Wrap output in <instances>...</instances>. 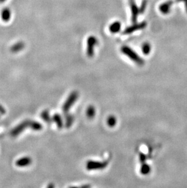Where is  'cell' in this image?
Segmentation results:
<instances>
[{
	"mask_svg": "<svg viewBox=\"0 0 187 188\" xmlns=\"http://www.w3.org/2000/svg\"><path fill=\"white\" fill-rule=\"evenodd\" d=\"M121 52L126 56L129 59L139 65H143L145 63L144 60L142 59L134 50L127 46H123L121 48Z\"/></svg>",
	"mask_w": 187,
	"mask_h": 188,
	"instance_id": "cell-1",
	"label": "cell"
},
{
	"mask_svg": "<svg viewBox=\"0 0 187 188\" xmlns=\"http://www.w3.org/2000/svg\"><path fill=\"white\" fill-rule=\"evenodd\" d=\"M78 97V93L77 91H73L71 93L69 96H68L63 106L62 110L64 114H67L70 110V108L72 107L73 104L76 102Z\"/></svg>",
	"mask_w": 187,
	"mask_h": 188,
	"instance_id": "cell-2",
	"label": "cell"
},
{
	"mask_svg": "<svg viewBox=\"0 0 187 188\" xmlns=\"http://www.w3.org/2000/svg\"><path fill=\"white\" fill-rule=\"evenodd\" d=\"M98 43L97 39L95 36H89L87 39L86 53L89 57H92L94 55V49Z\"/></svg>",
	"mask_w": 187,
	"mask_h": 188,
	"instance_id": "cell-3",
	"label": "cell"
},
{
	"mask_svg": "<svg viewBox=\"0 0 187 188\" xmlns=\"http://www.w3.org/2000/svg\"><path fill=\"white\" fill-rule=\"evenodd\" d=\"M108 165L107 161H89L86 164V169L89 170H101L105 169Z\"/></svg>",
	"mask_w": 187,
	"mask_h": 188,
	"instance_id": "cell-4",
	"label": "cell"
},
{
	"mask_svg": "<svg viewBox=\"0 0 187 188\" xmlns=\"http://www.w3.org/2000/svg\"><path fill=\"white\" fill-rule=\"evenodd\" d=\"M147 24L146 22H141L140 23H134V25L127 27L124 30V34H130L134 32L145 28Z\"/></svg>",
	"mask_w": 187,
	"mask_h": 188,
	"instance_id": "cell-5",
	"label": "cell"
},
{
	"mask_svg": "<svg viewBox=\"0 0 187 188\" xmlns=\"http://www.w3.org/2000/svg\"><path fill=\"white\" fill-rule=\"evenodd\" d=\"M130 6L132 12V20L133 21L134 23H136V20H137L138 15L140 13V10L134 0H131L130 1Z\"/></svg>",
	"mask_w": 187,
	"mask_h": 188,
	"instance_id": "cell-6",
	"label": "cell"
},
{
	"mask_svg": "<svg viewBox=\"0 0 187 188\" xmlns=\"http://www.w3.org/2000/svg\"><path fill=\"white\" fill-rule=\"evenodd\" d=\"M173 2L172 1H168L161 4L159 6V10L163 14H168L171 10V7L173 5Z\"/></svg>",
	"mask_w": 187,
	"mask_h": 188,
	"instance_id": "cell-7",
	"label": "cell"
},
{
	"mask_svg": "<svg viewBox=\"0 0 187 188\" xmlns=\"http://www.w3.org/2000/svg\"><path fill=\"white\" fill-rule=\"evenodd\" d=\"M121 23L120 22H114L109 26V30L112 33H118L121 29Z\"/></svg>",
	"mask_w": 187,
	"mask_h": 188,
	"instance_id": "cell-8",
	"label": "cell"
},
{
	"mask_svg": "<svg viewBox=\"0 0 187 188\" xmlns=\"http://www.w3.org/2000/svg\"><path fill=\"white\" fill-rule=\"evenodd\" d=\"M52 118V121L55 122L58 129H62L63 127V121L60 114L55 113L54 114Z\"/></svg>",
	"mask_w": 187,
	"mask_h": 188,
	"instance_id": "cell-9",
	"label": "cell"
},
{
	"mask_svg": "<svg viewBox=\"0 0 187 188\" xmlns=\"http://www.w3.org/2000/svg\"><path fill=\"white\" fill-rule=\"evenodd\" d=\"M30 121H25L23 123L21 124H20L19 126L16 128V129L13 132V134L14 135H17L18 133L21 132L25 128L27 127L28 126H30Z\"/></svg>",
	"mask_w": 187,
	"mask_h": 188,
	"instance_id": "cell-10",
	"label": "cell"
},
{
	"mask_svg": "<svg viewBox=\"0 0 187 188\" xmlns=\"http://www.w3.org/2000/svg\"><path fill=\"white\" fill-rule=\"evenodd\" d=\"M32 163L31 158L29 157H25L19 160L16 161V165L18 166H27Z\"/></svg>",
	"mask_w": 187,
	"mask_h": 188,
	"instance_id": "cell-11",
	"label": "cell"
},
{
	"mask_svg": "<svg viewBox=\"0 0 187 188\" xmlns=\"http://www.w3.org/2000/svg\"><path fill=\"white\" fill-rule=\"evenodd\" d=\"M74 117L73 115L69 114H66L65 117V127L66 128H69L73 124Z\"/></svg>",
	"mask_w": 187,
	"mask_h": 188,
	"instance_id": "cell-12",
	"label": "cell"
},
{
	"mask_svg": "<svg viewBox=\"0 0 187 188\" xmlns=\"http://www.w3.org/2000/svg\"><path fill=\"white\" fill-rule=\"evenodd\" d=\"M140 171L142 175H148L151 171V167L148 164H146L145 163H144L141 166Z\"/></svg>",
	"mask_w": 187,
	"mask_h": 188,
	"instance_id": "cell-13",
	"label": "cell"
},
{
	"mask_svg": "<svg viewBox=\"0 0 187 188\" xmlns=\"http://www.w3.org/2000/svg\"><path fill=\"white\" fill-rule=\"evenodd\" d=\"M41 117L44 121H46L47 123H50L52 121V118H51L49 114V112L48 110H46L43 111L41 113Z\"/></svg>",
	"mask_w": 187,
	"mask_h": 188,
	"instance_id": "cell-14",
	"label": "cell"
},
{
	"mask_svg": "<svg viewBox=\"0 0 187 188\" xmlns=\"http://www.w3.org/2000/svg\"><path fill=\"white\" fill-rule=\"evenodd\" d=\"M151 48V45L148 42H145L142 46V52L145 55H148L150 53Z\"/></svg>",
	"mask_w": 187,
	"mask_h": 188,
	"instance_id": "cell-15",
	"label": "cell"
},
{
	"mask_svg": "<svg viewBox=\"0 0 187 188\" xmlns=\"http://www.w3.org/2000/svg\"><path fill=\"white\" fill-rule=\"evenodd\" d=\"M95 107H93L92 106H90L89 107H88L86 110V115L88 117H89V119H92L95 116Z\"/></svg>",
	"mask_w": 187,
	"mask_h": 188,
	"instance_id": "cell-16",
	"label": "cell"
},
{
	"mask_svg": "<svg viewBox=\"0 0 187 188\" xmlns=\"http://www.w3.org/2000/svg\"><path fill=\"white\" fill-rule=\"evenodd\" d=\"M117 123V120L116 118L115 117V116H110L108 117V119H107V124L108 126L110 127H113L115 126Z\"/></svg>",
	"mask_w": 187,
	"mask_h": 188,
	"instance_id": "cell-17",
	"label": "cell"
},
{
	"mask_svg": "<svg viewBox=\"0 0 187 188\" xmlns=\"http://www.w3.org/2000/svg\"><path fill=\"white\" fill-rule=\"evenodd\" d=\"M30 127L34 130H40L42 129L41 124L35 121H30Z\"/></svg>",
	"mask_w": 187,
	"mask_h": 188,
	"instance_id": "cell-18",
	"label": "cell"
},
{
	"mask_svg": "<svg viewBox=\"0 0 187 188\" xmlns=\"http://www.w3.org/2000/svg\"><path fill=\"white\" fill-rule=\"evenodd\" d=\"M139 160L142 164L145 163L146 160V156L143 153H140L139 155Z\"/></svg>",
	"mask_w": 187,
	"mask_h": 188,
	"instance_id": "cell-19",
	"label": "cell"
},
{
	"mask_svg": "<svg viewBox=\"0 0 187 188\" xmlns=\"http://www.w3.org/2000/svg\"><path fill=\"white\" fill-rule=\"evenodd\" d=\"M142 5H141V7H140V8L139 9L140 13L143 12L144 10H145V8H146V3H147V2H146V0H143V1H142Z\"/></svg>",
	"mask_w": 187,
	"mask_h": 188,
	"instance_id": "cell-20",
	"label": "cell"
},
{
	"mask_svg": "<svg viewBox=\"0 0 187 188\" xmlns=\"http://www.w3.org/2000/svg\"><path fill=\"white\" fill-rule=\"evenodd\" d=\"M177 1H183V2L185 3L186 9V11H187V0H177Z\"/></svg>",
	"mask_w": 187,
	"mask_h": 188,
	"instance_id": "cell-21",
	"label": "cell"
},
{
	"mask_svg": "<svg viewBox=\"0 0 187 188\" xmlns=\"http://www.w3.org/2000/svg\"><path fill=\"white\" fill-rule=\"evenodd\" d=\"M82 187H90V186H89V185H86V186H83Z\"/></svg>",
	"mask_w": 187,
	"mask_h": 188,
	"instance_id": "cell-22",
	"label": "cell"
},
{
	"mask_svg": "<svg viewBox=\"0 0 187 188\" xmlns=\"http://www.w3.org/2000/svg\"><path fill=\"white\" fill-rule=\"evenodd\" d=\"M54 186V185H50V184L48 186V187H53Z\"/></svg>",
	"mask_w": 187,
	"mask_h": 188,
	"instance_id": "cell-23",
	"label": "cell"
}]
</instances>
